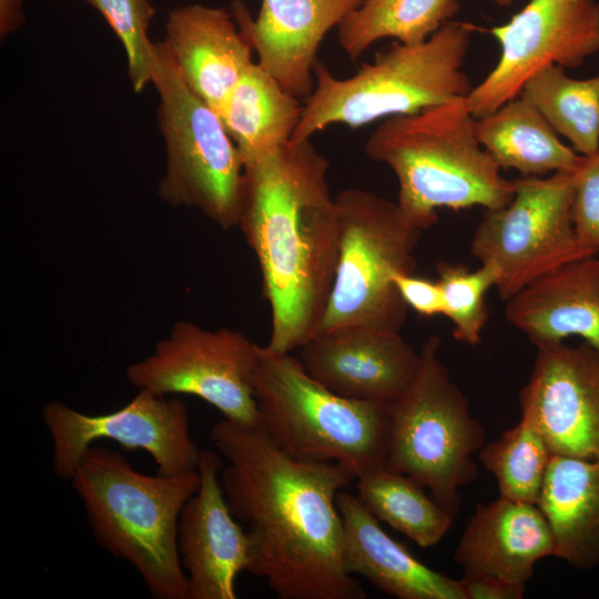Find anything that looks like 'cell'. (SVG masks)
I'll return each instance as SVG.
<instances>
[{"label":"cell","instance_id":"1","mask_svg":"<svg viewBox=\"0 0 599 599\" xmlns=\"http://www.w3.org/2000/svg\"><path fill=\"white\" fill-rule=\"evenodd\" d=\"M210 438L229 465L221 483L232 515L246 525L248 572L280 599H364L344 564L336 496L356 474L338 463L297 460L261 425L227 419Z\"/></svg>","mask_w":599,"mask_h":599},{"label":"cell","instance_id":"2","mask_svg":"<svg viewBox=\"0 0 599 599\" xmlns=\"http://www.w3.org/2000/svg\"><path fill=\"white\" fill-rule=\"evenodd\" d=\"M329 163L309 140L244 162L237 227L256 256L271 308L263 351L291 353L318 333L338 256Z\"/></svg>","mask_w":599,"mask_h":599},{"label":"cell","instance_id":"3","mask_svg":"<svg viewBox=\"0 0 599 599\" xmlns=\"http://www.w3.org/2000/svg\"><path fill=\"white\" fill-rule=\"evenodd\" d=\"M365 152L393 171L396 203L422 231L438 222L440 207L496 210L515 193V180L501 175L478 142L466 97L385 119L368 136Z\"/></svg>","mask_w":599,"mask_h":599},{"label":"cell","instance_id":"4","mask_svg":"<svg viewBox=\"0 0 599 599\" xmlns=\"http://www.w3.org/2000/svg\"><path fill=\"white\" fill-rule=\"evenodd\" d=\"M97 544L129 562L155 599H187L177 551V524L197 490V470L144 475L121 453L90 446L70 478Z\"/></svg>","mask_w":599,"mask_h":599},{"label":"cell","instance_id":"5","mask_svg":"<svg viewBox=\"0 0 599 599\" xmlns=\"http://www.w3.org/2000/svg\"><path fill=\"white\" fill-rule=\"evenodd\" d=\"M475 29L449 21L423 43L395 42L346 79L334 77L318 60L313 93L290 143L309 140L332 124L355 129L467 97L473 85L461 69Z\"/></svg>","mask_w":599,"mask_h":599},{"label":"cell","instance_id":"6","mask_svg":"<svg viewBox=\"0 0 599 599\" xmlns=\"http://www.w3.org/2000/svg\"><path fill=\"white\" fill-rule=\"evenodd\" d=\"M254 393L261 426L291 457L338 463L356 477L384 467L389 405L341 396L305 369L301 359L258 349Z\"/></svg>","mask_w":599,"mask_h":599},{"label":"cell","instance_id":"7","mask_svg":"<svg viewBox=\"0 0 599 599\" xmlns=\"http://www.w3.org/2000/svg\"><path fill=\"white\" fill-rule=\"evenodd\" d=\"M440 346L439 336L427 338L414 382L389 404L384 467L413 478L456 517L460 488L478 476L473 456L485 445V430L451 380L439 356Z\"/></svg>","mask_w":599,"mask_h":599},{"label":"cell","instance_id":"8","mask_svg":"<svg viewBox=\"0 0 599 599\" xmlns=\"http://www.w3.org/2000/svg\"><path fill=\"white\" fill-rule=\"evenodd\" d=\"M338 256L318 334L361 326L399 333L408 307L393 283L399 273H414L422 230L397 203L362 189L335 196Z\"/></svg>","mask_w":599,"mask_h":599},{"label":"cell","instance_id":"9","mask_svg":"<svg viewBox=\"0 0 599 599\" xmlns=\"http://www.w3.org/2000/svg\"><path fill=\"white\" fill-rule=\"evenodd\" d=\"M152 83L166 152L160 199L196 209L223 230L237 227L243 159L219 114L186 85L163 41L155 42Z\"/></svg>","mask_w":599,"mask_h":599},{"label":"cell","instance_id":"10","mask_svg":"<svg viewBox=\"0 0 599 599\" xmlns=\"http://www.w3.org/2000/svg\"><path fill=\"white\" fill-rule=\"evenodd\" d=\"M573 171L515 179L511 201L485 210L470 242L480 263L499 271L496 285L502 301L558 267L596 255L578 240L571 202Z\"/></svg>","mask_w":599,"mask_h":599},{"label":"cell","instance_id":"11","mask_svg":"<svg viewBox=\"0 0 599 599\" xmlns=\"http://www.w3.org/2000/svg\"><path fill=\"white\" fill-rule=\"evenodd\" d=\"M258 349L238 331H209L179 321L150 355L129 365L125 375L138 390L193 395L224 419L257 426L261 416L253 379Z\"/></svg>","mask_w":599,"mask_h":599},{"label":"cell","instance_id":"12","mask_svg":"<svg viewBox=\"0 0 599 599\" xmlns=\"http://www.w3.org/2000/svg\"><path fill=\"white\" fill-rule=\"evenodd\" d=\"M42 420L52 439L53 471L63 480H70L99 439L144 450L163 475L197 470L201 450L191 437L187 407L177 398L139 390L126 405L102 415H88L55 399L42 407Z\"/></svg>","mask_w":599,"mask_h":599},{"label":"cell","instance_id":"13","mask_svg":"<svg viewBox=\"0 0 599 599\" xmlns=\"http://www.w3.org/2000/svg\"><path fill=\"white\" fill-rule=\"evenodd\" d=\"M490 33L500 45V57L466 97L475 119L517 98L525 82L542 68H578L598 52L599 1L529 0Z\"/></svg>","mask_w":599,"mask_h":599},{"label":"cell","instance_id":"14","mask_svg":"<svg viewBox=\"0 0 599 599\" xmlns=\"http://www.w3.org/2000/svg\"><path fill=\"white\" fill-rule=\"evenodd\" d=\"M536 348L519 393L520 417L540 432L554 455L599 459V352L585 342Z\"/></svg>","mask_w":599,"mask_h":599},{"label":"cell","instance_id":"15","mask_svg":"<svg viewBox=\"0 0 599 599\" xmlns=\"http://www.w3.org/2000/svg\"><path fill=\"white\" fill-rule=\"evenodd\" d=\"M222 469L217 454L201 450L200 486L180 515L177 551L187 599H236V578L248 567L247 535L229 508Z\"/></svg>","mask_w":599,"mask_h":599},{"label":"cell","instance_id":"16","mask_svg":"<svg viewBox=\"0 0 599 599\" xmlns=\"http://www.w3.org/2000/svg\"><path fill=\"white\" fill-rule=\"evenodd\" d=\"M307 373L348 398L392 404L414 382L420 353L399 333L354 326L318 334L303 345Z\"/></svg>","mask_w":599,"mask_h":599},{"label":"cell","instance_id":"17","mask_svg":"<svg viewBox=\"0 0 599 599\" xmlns=\"http://www.w3.org/2000/svg\"><path fill=\"white\" fill-rule=\"evenodd\" d=\"M363 0H262L255 19L235 0L231 13L264 68L303 103L314 90V67L325 35Z\"/></svg>","mask_w":599,"mask_h":599},{"label":"cell","instance_id":"18","mask_svg":"<svg viewBox=\"0 0 599 599\" xmlns=\"http://www.w3.org/2000/svg\"><path fill=\"white\" fill-rule=\"evenodd\" d=\"M163 43L186 85L217 114L253 63V49L225 8L173 9Z\"/></svg>","mask_w":599,"mask_h":599},{"label":"cell","instance_id":"19","mask_svg":"<svg viewBox=\"0 0 599 599\" xmlns=\"http://www.w3.org/2000/svg\"><path fill=\"white\" fill-rule=\"evenodd\" d=\"M555 539L538 505L498 497L478 504L454 552L464 575L527 585L535 565L555 557Z\"/></svg>","mask_w":599,"mask_h":599},{"label":"cell","instance_id":"20","mask_svg":"<svg viewBox=\"0 0 599 599\" xmlns=\"http://www.w3.org/2000/svg\"><path fill=\"white\" fill-rule=\"evenodd\" d=\"M505 318L536 346L581 337L599 352V255L569 262L508 301Z\"/></svg>","mask_w":599,"mask_h":599},{"label":"cell","instance_id":"21","mask_svg":"<svg viewBox=\"0 0 599 599\" xmlns=\"http://www.w3.org/2000/svg\"><path fill=\"white\" fill-rule=\"evenodd\" d=\"M347 572L398 599H465L459 580L432 569L392 538L357 496L341 490Z\"/></svg>","mask_w":599,"mask_h":599},{"label":"cell","instance_id":"22","mask_svg":"<svg viewBox=\"0 0 599 599\" xmlns=\"http://www.w3.org/2000/svg\"><path fill=\"white\" fill-rule=\"evenodd\" d=\"M538 507L556 555L578 569L599 566V459L554 455Z\"/></svg>","mask_w":599,"mask_h":599},{"label":"cell","instance_id":"23","mask_svg":"<svg viewBox=\"0 0 599 599\" xmlns=\"http://www.w3.org/2000/svg\"><path fill=\"white\" fill-rule=\"evenodd\" d=\"M475 134L500 169L521 176H546L576 171L582 155L564 144L542 114L520 98L475 119Z\"/></svg>","mask_w":599,"mask_h":599},{"label":"cell","instance_id":"24","mask_svg":"<svg viewBox=\"0 0 599 599\" xmlns=\"http://www.w3.org/2000/svg\"><path fill=\"white\" fill-rule=\"evenodd\" d=\"M304 103L257 62L241 77L219 113L243 163L290 143Z\"/></svg>","mask_w":599,"mask_h":599},{"label":"cell","instance_id":"25","mask_svg":"<svg viewBox=\"0 0 599 599\" xmlns=\"http://www.w3.org/2000/svg\"><path fill=\"white\" fill-rule=\"evenodd\" d=\"M457 0H363L337 26L338 43L353 61L384 38L415 45L457 13Z\"/></svg>","mask_w":599,"mask_h":599},{"label":"cell","instance_id":"26","mask_svg":"<svg viewBox=\"0 0 599 599\" xmlns=\"http://www.w3.org/2000/svg\"><path fill=\"white\" fill-rule=\"evenodd\" d=\"M356 480L363 505L422 548L437 545L454 524L455 517L405 474L377 467L359 474Z\"/></svg>","mask_w":599,"mask_h":599},{"label":"cell","instance_id":"27","mask_svg":"<svg viewBox=\"0 0 599 599\" xmlns=\"http://www.w3.org/2000/svg\"><path fill=\"white\" fill-rule=\"evenodd\" d=\"M519 97L532 104L580 155L599 152V74L572 79L551 64L537 71Z\"/></svg>","mask_w":599,"mask_h":599},{"label":"cell","instance_id":"28","mask_svg":"<svg viewBox=\"0 0 599 599\" xmlns=\"http://www.w3.org/2000/svg\"><path fill=\"white\" fill-rule=\"evenodd\" d=\"M552 456L540 432L522 417L479 450L480 463L496 478L500 497L535 505Z\"/></svg>","mask_w":599,"mask_h":599},{"label":"cell","instance_id":"29","mask_svg":"<svg viewBox=\"0 0 599 599\" xmlns=\"http://www.w3.org/2000/svg\"><path fill=\"white\" fill-rule=\"evenodd\" d=\"M438 283L444 298V316L453 324V336L470 346L481 344V334L489 317L486 293L499 281V271L491 262H483L470 271L460 263L438 262Z\"/></svg>","mask_w":599,"mask_h":599},{"label":"cell","instance_id":"30","mask_svg":"<svg viewBox=\"0 0 599 599\" xmlns=\"http://www.w3.org/2000/svg\"><path fill=\"white\" fill-rule=\"evenodd\" d=\"M123 44L128 73L135 92L153 78L155 42L149 38V26L155 9L149 0H91Z\"/></svg>","mask_w":599,"mask_h":599},{"label":"cell","instance_id":"31","mask_svg":"<svg viewBox=\"0 0 599 599\" xmlns=\"http://www.w3.org/2000/svg\"><path fill=\"white\" fill-rule=\"evenodd\" d=\"M571 217L580 243L599 255V152L582 155L573 171Z\"/></svg>","mask_w":599,"mask_h":599},{"label":"cell","instance_id":"32","mask_svg":"<svg viewBox=\"0 0 599 599\" xmlns=\"http://www.w3.org/2000/svg\"><path fill=\"white\" fill-rule=\"evenodd\" d=\"M393 283L408 308L424 317L444 314L443 292L438 281L416 276L414 273H399Z\"/></svg>","mask_w":599,"mask_h":599},{"label":"cell","instance_id":"33","mask_svg":"<svg viewBox=\"0 0 599 599\" xmlns=\"http://www.w3.org/2000/svg\"><path fill=\"white\" fill-rule=\"evenodd\" d=\"M465 599H521L526 586L484 575H464L459 580Z\"/></svg>","mask_w":599,"mask_h":599},{"label":"cell","instance_id":"34","mask_svg":"<svg viewBox=\"0 0 599 599\" xmlns=\"http://www.w3.org/2000/svg\"><path fill=\"white\" fill-rule=\"evenodd\" d=\"M24 22L23 0H0V35L4 39Z\"/></svg>","mask_w":599,"mask_h":599},{"label":"cell","instance_id":"35","mask_svg":"<svg viewBox=\"0 0 599 599\" xmlns=\"http://www.w3.org/2000/svg\"><path fill=\"white\" fill-rule=\"evenodd\" d=\"M496 4L501 7H509L511 6L514 0H493Z\"/></svg>","mask_w":599,"mask_h":599},{"label":"cell","instance_id":"36","mask_svg":"<svg viewBox=\"0 0 599 599\" xmlns=\"http://www.w3.org/2000/svg\"><path fill=\"white\" fill-rule=\"evenodd\" d=\"M85 1H88L89 3L91 2V0H85Z\"/></svg>","mask_w":599,"mask_h":599}]
</instances>
